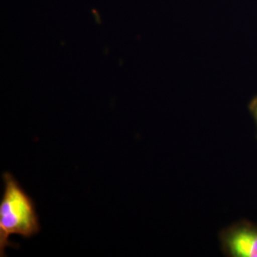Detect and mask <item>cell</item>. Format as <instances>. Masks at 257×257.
Masks as SVG:
<instances>
[{"instance_id": "cell-1", "label": "cell", "mask_w": 257, "mask_h": 257, "mask_svg": "<svg viewBox=\"0 0 257 257\" xmlns=\"http://www.w3.org/2000/svg\"><path fill=\"white\" fill-rule=\"evenodd\" d=\"M4 190L0 200V256L5 248L16 247L9 238L17 234L31 238L39 232L40 224L34 200L8 172L2 174Z\"/></svg>"}, {"instance_id": "cell-2", "label": "cell", "mask_w": 257, "mask_h": 257, "mask_svg": "<svg viewBox=\"0 0 257 257\" xmlns=\"http://www.w3.org/2000/svg\"><path fill=\"white\" fill-rule=\"evenodd\" d=\"M221 248L230 257H257V226L240 222L220 234Z\"/></svg>"}, {"instance_id": "cell-3", "label": "cell", "mask_w": 257, "mask_h": 257, "mask_svg": "<svg viewBox=\"0 0 257 257\" xmlns=\"http://www.w3.org/2000/svg\"><path fill=\"white\" fill-rule=\"evenodd\" d=\"M248 109L249 111L253 117V119L255 121V124L257 126V96H255L250 103H249V106H248Z\"/></svg>"}]
</instances>
